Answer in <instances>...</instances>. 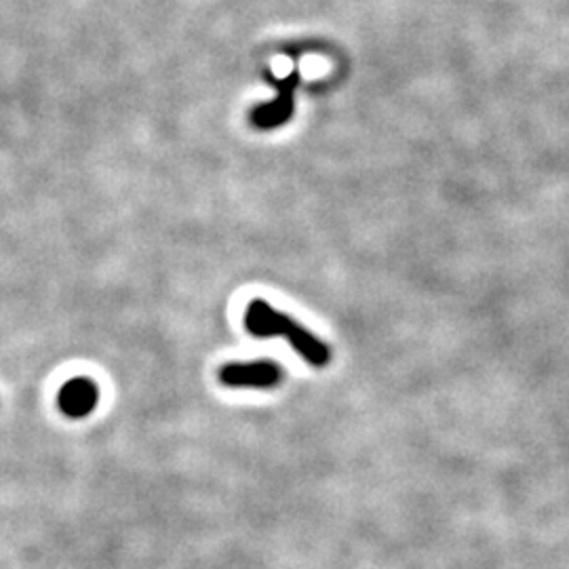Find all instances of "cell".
<instances>
[{
  "label": "cell",
  "instance_id": "obj_4",
  "mask_svg": "<svg viewBox=\"0 0 569 569\" xmlns=\"http://www.w3.org/2000/svg\"><path fill=\"white\" fill-rule=\"evenodd\" d=\"M100 401L98 385L89 378H72L61 387L58 395L60 409L68 418H87Z\"/></svg>",
  "mask_w": 569,
  "mask_h": 569
},
{
  "label": "cell",
  "instance_id": "obj_3",
  "mask_svg": "<svg viewBox=\"0 0 569 569\" xmlns=\"http://www.w3.org/2000/svg\"><path fill=\"white\" fill-rule=\"evenodd\" d=\"M298 72H291L289 77L274 81L279 89V98L274 102L262 103L251 110V124L258 129H274L279 124L289 121L293 114V93L298 87Z\"/></svg>",
  "mask_w": 569,
  "mask_h": 569
},
{
  "label": "cell",
  "instance_id": "obj_1",
  "mask_svg": "<svg viewBox=\"0 0 569 569\" xmlns=\"http://www.w3.org/2000/svg\"><path fill=\"white\" fill-rule=\"evenodd\" d=\"M244 327L258 338H284L310 366L326 367L331 361V350L323 340L264 300H253L247 306Z\"/></svg>",
  "mask_w": 569,
  "mask_h": 569
},
{
  "label": "cell",
  "instance_id": "obj_2",
  "mask_svg": "<svg viewBox=\"0 0 569 569\" xmlns=\"http://www.w3.org/2000/svg\"><path fill=\"white\" fill-rule=\"evenodd\" d=\"M220 382L228 388H256L270 390L283 382L284 373L274 361H249V363H226L220 369Z\"/></svg>",
  "mask_w": 569,
  "mask_h": 569
}]
</instances>
